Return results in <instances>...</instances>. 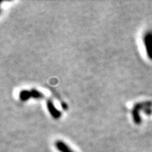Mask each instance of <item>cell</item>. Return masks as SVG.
Returning a JSON list of instances; mask_svg holds the SVG:
<instances>
[{
    "instance_id": "obj_1",
    "label": "cell",
    "mask_w": 152,
    "mask_h": 152,
    "mask_svg": "<svg viewBox=\"0 0 152 152\" xmlns=\"http://www.w3.org/2000/svg\"><path fill=\"white\" fill-rule=\"evenodd\" d=\"M43 95L37 90H22L19 93V99L22 101H26L30 98H42Z\"/></svg>"
},
{
    "instance_id": "obj_2",
    "label": "cell",
    "mask_w": 152,
    "mask_h": 152,
    "mask_svg": "<svg viewBox=\"0 0 152 152\" xmlns=\"http://www.w3.org/2000/svg\"><path fill=\"white\" fill-rule=\"evenodd\" d=\"M144 45V48L146 51L147 57L152 60V32L151 31H147L143 37Z\"/></svg>"
},
{
    "instance_id": "obj_3",
    "label": "cell",
    "mask_w": 152,
    "mask_h": 152,
    "mask_svg": "<svg viewBox=\"0 0 152 152\" xmlns=\"http://www.w3.org/2000/svg\"><path fill=\"white\" fill-rule=\"evenodd\" d=\"M55 147L58 152H74L71 148L64 143L63 140H57L55 142Z\"/></svg>"
},
{
    "instance_id": "obj_4",
    "label": "cell",
    "mask_w": 152,
    "mask_h": 152,
    "mask_svg": "<svg viewBox=\"0 0 152 152\" xmlns=\"http://www.w3.org/2000/svg\"><path fill=\"white\" fill-rule=\"evenodd\" d=\"M47 109H48L50 114L52 115L53 117H54V118H58V117H60V112H59V111H58V110L56 109L55 106L53 105V103L50 100H48V101H47Z\"/></svg>"
}]
</instances>
